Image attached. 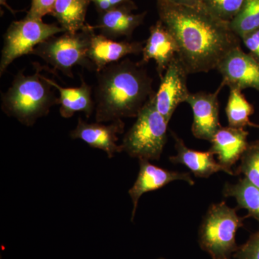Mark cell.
Wrapping results in <instances>:
<instances>
[{
    "instance_id": "cell-4",
    "label": "cell",
    "mask_w": 259,
    "mask_h": 259,
    "mask_svg": "<svg viewBox=\"0 0 259 259\" xmlns=\"http://www.w3.org/2000/svg\"><path fill=\"white\" fill-rule=\"evenodd\" d=\"M95 30L93 25L87 24L79 32H66L59 36L54 35L37 46L30 55L38 56L54 71H60L70 78L74 77V66L95 71L88 58L89 48Z\"/></svg>"
},
{
    "instance_id": "cell-25",
    "label": "cell",
    "mask_w": 259,
    "mask_h": 259,
    "mask_svg": "<svg viewBox=\"0 0 259 259\" xmlns=\"http://www.w3.org/2000/svg\"><path fill=\"white\" fill-rule=\"evenodd\" d=\"M233 257L236 259H259V231L250 236L244 244L238 247Z\"/></svg>"
},
{
    "instance_id": "cell-16",
    "label": "cell",
    "mask_w": 259,
    "mask_h": 259,
    "mask_svg": "<svg viewBox=\"0 0 259 259\" xmlns=\"http://www.w3.org/2000/svg\"><path fill=\"white\" fill-rule=\"evenodd\" d=\"M248 135L244 128L231 126L222 127L211 140L212 145L209 151L217 155L218 161L222 166L231 169L249 146L247 141Z\"/></svg>"
},
{
    "instance_id": "cell-21",
    "label": "cell",
    "mask_w": 259,
    "mask_h": 259,
    "mask_svg": "<svg viewBox=\"0 0 259 259\" xmlns=\"http://www.w3.org/2000/svg\"><path fill=\"white\" fill-rule=\"evenodd\" d=\"M226 112L231 127L243 128L247 125H253L250 122V116L253 112V107L247 101L241 90L231 89Z\"/></svg>"
},
{
    "instance_id": "cell-26",
    "label": "cell",
    "mask_w": 259,
    "mask_h": 259,
    "mask_svg": "<svg viewBox=\"0 0 259 259\" xmlns=\"http://www.w3.org/2000/svg\"><path fill=\"white\" fill-rule=\"evenodd\" d=\"M56 3V0H31V5L26 16L42 19L46 15L51 14Z\"/></svg>"
},
{
    "instance_id": "cell-19",
    "label": "cell",
    "mask_w": 259,
    "mask_h": 259,
    "mask_svg": "<svg viewBox=\"0 0 259 259\" xmlns=\"http://www.w3.org/2000/svg\"><path fill=\"white\" fill-rule=\"evenodd\" d=\"M89 0H56L51 16L65 31L77 32L86 26Z\"/></svg>"
},
{
    "instance_id": "cell-1",
    "label": "cell",
    "mask_w": 259,
    "mask_h": 259,
    "mask_svg": "<svg viewBox=\"0 0 259 259\" xmlns=\"http://www.w3.org/2000/svg\"><path fill=\"white\" fill-rule=\"evenodd\" d=\"M159 20L176 41L177 57L189 74L208 72L232 49L239 38L229 23L209 13L202 5L185 6L157 0Z\"/></svg>"
},
{
    "instance_id": "cell-30",
    "label": "cell",
    "mask_w": 259,
    "mask_h": 259,
    "mask_svg": "<svg viewBox=\"0 0 259 259\" xmlns=\"http://www.w3.org/2000/svg\"><path fill=\"white\" fill-rule=\"evenodd\" d=\"M158 259H166V258H158Z\"/></svg>"
},
{
    "instance_id": "cell-17",
    "label": "cell",
    "mask_w": 259,
    "mask_h": 259,
    "mask_svg": "<svg viewBox=\"0 0 259 259\" xmlns=\"http://www.w3.org/2000/svg\"><path fill=\"white\" fill-rule=\"evenodd\" d=\"M177 154L170 157L174 163H180L187 167L197 177L208 178L211 175L223 171L229 175H235L231 169L222 166L214 160V154L210 151H198L187 148L183 140L173 134Z\"/></svg>"
},
{
    "instance_id": "cell-28",
    "label": "cell",
    "mask_w": 259,
    "mask_h": 259,
    "mask_svg": "<svg viewBox=\"0 0 259 259\" xmlns=\"http://www.w3.org/2000/svg\"><path fill=\"white\" fill-rule=\"evenodd\" d=\"M241 40L252 56L259 61V28L247 34Z\"/></svg>"
},
{
    "instance_id": "cell-20",
    "label": "cell",
    "mask_w": 259,
    "mask_h": 259,
    "mask_svg": "<svg viewBox=\"0 0 259 259\" xmlns=\"http://www.w3.org/2000/svg\"><path fill=\"white\" fill-rule=\"evenodd\" d=\"M226 197H233L238 207L246 209L248 215L259 223V188L245 178L235 184H226L223 191Z\"/></svg>"
},
{
    "instance_id": "cell-11",
    "label": "cell",
    "mask_w": 259,
    "mask_h": 259,
    "mask_svg": "<svg viewBox=\"0 0 259 259\" xmlns=\"http://www.w3.org/2000/svg\"><path fill=\"white\" fill-rule=\"evenodd\" d=\"M124 127L125 123L122 120L104 125L98 122L89 123L79 117L76 127L70 132V137L81 140L90 147L102 150L112 158L116 153L122 152V148L117 144V141L118 135L123 133Z\"/></svg>"
},
{
    "instance_id": "cell-7",
    "label": "cell",
    "mask_w": 259,
    "mask_h": 259,
    "mask_svg": "<svg viewBox=\"0 0 259 259\" xmlns=\"http://www.w3.org/2000/svg\"><path fill=\"white\" fill-rule=\"evenodd\" d=\"M66 32L57 24L44 23L42 19L29 18L13 21L3 35L0 76L12 63L24 55H30L37 46L56 34Z\"/></svg>"
},
{
    "instance_id": "cell-8",
    "label": "cell",
    "mask_w": 259,
    "mask_h": 259,
    "mask_svg": "<svg viewBox=\"0 0 259 259\" xmlns=\"http://www.w3.org/2000/svg\"><path fill=\"white\" fill-rule=\"evenodd\" d=\"M188 73L179 58L173 59L161 79L157 93L153 95L155 107L169 122L177 107L187 102L190 93L187 88Z\"/></svg>"
},
{
    "instance_id": "cell-5",
    "label": "cell",
    "mask_w": 259,
    "mask_h": 259,
    "mask_svg": "<svg viewBox=\"0 0 259 259\" xmlns=\"http://www.w3.org/2000/svg\"><path fill=\"white\" fill-rule=\"evenodd\" d=\"M153 97L138 114L120 144L122 151L139 160L159 159L166 144L168 122L156 110Z\"/></svg>"
},
{
    "instance_id": "cell-18",
    "label": "cell",
    "mask_w": 259,
    "mask_h": 259,
    "mask_svg": "<svg viewBox=\"0 0 259 259\" xmlns=\"http://www.w3.org/2000/svg\"><path fill=\"white\" fill-rule=\"evenodd\" d=\"M47 81L56 89L59 93V112L64 118H70L76 112H83L89 118L95 112V102L93 88L82 77L81 85L77 88H62L54 80L46 77Z\"/></svg>"
},
{
    "instance_id": "cell-29",
    "label": "cell",
    "mask_w": 259,
    "mask_h": 259,
    "mask_svg": "<svg viewBox=\"0 0 259 259\" xmlns=\"http://www.w3.org/2000/svg\"><path fill=\"white\" fill-rule=\"evenodd\" d=\"M172 4L185 5V6L197 7L202 5V0H161Z\"/></svg>"
},
{
    "instance_id": "cell-15",
    "label": "cell",
    "mask_w": 259,
    "mask_h": 259,
    "mask_svg": "<svg viewBox=\"0 0 259 259\" xmlns=\"http://www.w3.org/2000/svg\"><path fill=\"white\" fill-rule=\"evenodd\" d=\"M136 5H124L105 13L99 14L95 30H100V33L110 39L121 37H130L133 32L144 22L146 13L134 14Z\"/></svg>"
},
{
    "instance_id": "cell-23",
    "label": "cell",
    "mask_w": 259,
    "mask_h": 259,
    "mask_svg": "<svg viewBox=\"0 0 259 259\" xmlns=\"http://www.w3.org/2000/svg\"><path fill=\"white\" fill-rule=\"evenodd\" d=\"M245 2L246 0H202V6L216 18L230 23Z\"/></svg>"
},
{
    "instance_id": "cell-14",
    "label": "cell",
    "mask_w": 259,
    "mask_h": 259,
    "mask_svg": "<svg viewBox=\"0 0 259 259\" xmlns=\"http://www.w3.org/2000/svg\"><path fill=\"white\" fill-rule=\"evenodd\" d=\"M176 41L160 20L150 28V35L143 49L142 64L155 61L160 79L171 61L177 56Z\"/></svg>"
},
{
    "instance_id": "cell-10",
    "label": "cell",
    "mask_w": 259,
    "mask_h": 259,
    "mask_svg": "<svg viewBox=\"0 0 259 259\" xmlns=\"http://www.w3.org/2000/svg\"><path fill=\"white\" fill-rule=\"evenodd\" d=\"M223 84L214 93L190 94L187 100L193 113L192 132L198 139L210 141L222 127L220 123L218 95Z\"/></svg>"
},
{
    "instance_id": "cell-24",
    "label": "cell",
    "mask_w": 259,
    "mask_h": 259,
    "mask_svg": "<svg viewBox=\"0 0 259 259\" xmlns=\"http://www.w3.org/2000/svg\"><path fill=\"white\" fill-rule=\"evenodd\" d=\"M241 159L238 173L259 188V143L248 146Z\"/></svg>"
},
{
    "instance_id": "cell-2",
    "label": "cell",
    "mask_w": 259,
    "mask_h": 259,
    "mask_svg": "<svg viewBox=\"0 0 259 259\" xmlns=\"http://www.w3.org/2000/svg\"><path fill=\"white\" fill-rule=\"evenodd\" d=\"M144 65L122 59L96 73L94 90L96 122L137 117L155 94L153 79Z\"/></svg>"
},
{
    "instance_id": "cell-3",
    "label": "cell",
    "mask_w": 259,
    "mask_h": 259,
    "mask_svg": "<svg viewBox=\"0 0 259 259\" xmlns=\"http://www.w3.org/2000/svg\"><path fill=\"white\" fill-rule=\"evenodd\" d=\"M42 67L35 64V74L25 75L24 70L15 75L11 87L2 95V110L28 127L48 115L51 107L59 105L51 84L41 74Z\"/></svg>"
},
{
    "instance_id": "cell-22",
    "label": "cell",
    "mask_w": 259,
    "mask_h": 259,
    "mask_svg": "<svg viewBox=\"0 0 259 259\" xmlns=\"http://www.w3.org/2000/svg\"><path fill=\"white\" fill-rule=\"evenodd\" d=\"M232 31L242 38L259 28V0H246L243 8L229 23Z\"/></svg>"
},
{
    "instance_id": "cell-6",
    "label": "cell",
    "mask_w": 259,
    "mask_h": 259,
    "mask_svg": "<svg viewBox=\"0 0 259 259\" xmlns=\"http://www.w3.org/2000/svg\"><path fill=\"white\" fill-rule=\"evenodd\" d=\"M243 226V218L236 209L226 202L210 206L199 231V244L212 259H232L238 250L237 231Z\"/></svg>"
},
{
    "instance_id": "cell-13",
    "label": "cell",
    "mask_w": 259,
    "mask_h": 259,
    "mask_svg": "<svg viewBox=\"0 0 259 259\" xmlns=\"http://www.w3.org/2000/svg\"><path fill=\"white\" fill-rule=\"evenodd\" d=\"M144 42L117 41L102 34L94 33L90 41L88 58L99 72L108 65L122 60L129 55H139L144 49Z\"/></svg>"
},
{
    "instance_id": "cell-27",
    "label": "cell",
    "mask_w": 259,
    "mask_h": 259,
    "mask_svg": "<svg viewBox=\"0 0 259 259\" xmlns=\"http://www.w3.org/2000/svg\"><path fill=\"white\" fill-rule=\"evenodd\" d=\"M89 2L93 3L98 14L124 5H135L132 0H89Z\"/></svg>"
},
{
    "instance_id": "cell-9",
    "label": "cell",
    "mask_w": 259,
    "mask_h": 259,
    "mask_svg": "<svg viewBox=\"0 0 259 259\" xmlns=\"http://www.w3.org/2000/svg\"><path fill=\"white\" fill-rule=\"evenodd\" d=\"M223 86L241 90L253 88L259 91V61L245 54L241 47L232 49L218 64Z\"/></svg>"
},
{
    "instance_id": "cell-12",
    "label": "cell",
    "mask_w": 259,
    "mask_h": 259,
    "mask_svg": "<svg viewBox=\"0 0 259 259\" xmlns=\"http://www.w3.org/2000/svg\"><path fill=\"white\" fill-rule=\"evenodd\" d=\"M139 175L128 193L134 204L131 221H134L139 199L143 194L159 190L175 181H184L194 185V182L190 174L168 171L156 166L148 160H139Z\"/></svg>"
}]
</instances>
